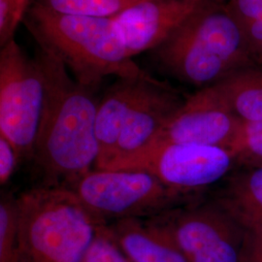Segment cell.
Wrapping results in <instances>:
<instances>
[{"instance_id": "cell-12", "label": "cell", "mask_w": 262, "mask_h": 262, "mask_svg": "<svg viewBox=\"0 0 262 262\" xmlns=\"http://www.w3.org/2000/svg\"><path fill=\"white\" fill-rule=\"evenodd\" d=\"M105 226L130 262H187L171 235L152 219H123Z\"/></svg>"}, {"instance_id": "cell-16", "label": "cell", "mask_w": 262, "mask_h": 262, "mask_svg": "<svg viewBox=\"0 0 262 262\" xmlns=\"http://www.w3.org/2000/svg\"><path fill=\"white\" fill-rule=\"evenodd\" d=\"M0 262H20L17 198L0 202Z\"/></svg>"}, {"instance_id": "cell-21", "label": "cell", "mask_w": 262, "mask_h": 262, "mask_svg": "<svg viewBox=\"0 0 262 262\" xmlns=\"http://www.w3.org/2000/svg\"><path fill=\"white\" fill-rule=\"evenodd\" d=\"M241 25L262 20V0H227Z\"/></svg>"}, {"instance_id": "cell-6", "label": "cell", "mask_w": 262, "mask_h": 262, "mask_svg": "<svg viewBox=\"0 0 262 262\" xmlns=\"http://www.w3.org/2000/svg\"><path fill=\"white\" fill-rule=\"evenodd\" d=\"M69 189L103 225L123 219L155 217L192 203L193 196L137 169L91 170Z\"/></svg>"}, {"instance_id": "cell-19", "label": "cell", "mask_w": 262, "mask_h": 262, "mask_svg": "<svg viewBox=\"0 0 262 262\" xmlns=\"http://www.w3.org/2000/svg\"><path fill=\"white\" fill-rule=\"evenodd\" d=\"M20 159L18 150L7 138L0 135V185L10 181Z\"/></svg>"}, {"instance_id": "cell-9", "label": "cell", "mask_w": 262, "mask_h": 262, "mask_svg": "<svg viewBox=\"0 0 262 262\" xmlns=\"http://www.w3.org/2000/svg\"><path fill=\"white\" fill-rule=\"evenodd\" d=\"M234 160L223 147L156 143L111 169L144 170L172 189L193 194L224 178Z\"/></svg>"}, {"instance_id": "cell-10", "label": "cell", "mask_w": 262, "mask_h": 262, "mask_svg": "<svg viewBox=\"0 0 262 262\" xmlns=\"http://www.w3.org/2000/svg\"><path fill=\"white\" fill-rule=\"evenodd\" d=\"M242 122L222 100L214 86L210 85L187 96L150 145L188 143L228 150Z\"/></svg>"}, {"instance_id": "cell-23", "label": "cell", "mask_w": 262, "mask_h": 262, "mask_svg": "<svg viewBox=\"0 0 262 262\" xmlns=\"http://www.w3.org/2000/svg\"><path fill=\"white\" fill-rule=\"evenodd\" d=\"M31 0H18V5H17V15H16V21L17 25L19 26V23L24 19V17L27 14L29 3Z\"/></svg>"}, {"instance_id": "cell-11", "label": "cell", "mask_w": 262, "mask_h": 262, "mask_svg": "<svg viewBox=\"0 0 262 262\" xmlns=\"http://www.w3.org/2000/svg\"><path fill=\"white\" fill-rule=\"evenodd\" d=\"M201 1L141 0L113 18L128 56L159 47Z\"/></svg>"}, {"instance_id": "cell-2", "label": "cell", "mask_w": 262, "mask_h": 262, "mask_svg": "<svg viewBox=\"0 0 262 262\" xmlns=\"http://www.w3.org/2000/svg\"><path fill=\"white\" fill-rule=\"evenodd\" d=\"M152 52L170 75L200 89L257 64L242 25L225 0H202Z\"/></svg>"}, {"instance_id": "cell-5", "label": "cell", "mask_w": 262, "mask_h": 262, "mask_svg": "<svg viewBox=\"0 0 262 262\" xmlns=\"http://www.w3.org/2000/svg\"><path fill=\"white\" fill-rule=\"evenodd\" d=\"M20 262H81L101 226L66 187H34L17 197Z\"/></svg>"}, {"instance_id": "cell-24", "label": "cell", "mask_w": 262, "mask_h": 262, "mask_svg": "<svg viewBox=\"0 0 262 262\" xmlns=\"http://www.w3.org/2000/svg\"><path fill=\"white\" fill-rule=\"evenodd\" d=\"M193 1H201V0H193Z\"/></svg>"}, {"instance_id": "cell-3", "label": "cell", "mask_w": 262, "mask_h": 262, "mask_svg": "<svg viewBox=\"0 0 262 262\" xmlns=\"http://www.w3.org/2000/svg\"><path fill=\"white\" fill-rule=\"evenodd\" d=\"M186 99L152 76L119 78L97 105L96 168H113L147 149Z\"/></svg>"}, {"instance_id": "cell-18", "label": "cell", "mask_w": 262, "mask_h": 262, "mask_svg": "<svg viewBox=\"0 0 262 262\" xmlns=\"http://www.w3.org/2000/svg\"><path fill=\"white\" fill-rule=\"evenodd\" d=\"M18 0H0V45L3 47L14 38Z\"/></svg>"}, {"instance_id": "cell-1", "label": "cell", "mask_w": 262, "mask_h": 262, "mask_svg": "<svg viewBox=\"0 0 262 262\" xmlns=\"http://www.w3.org/2000/svg\"><path fill=\"white\" fill-rule=\"evenodd\" d=\"M39 46L36 60L45 82V100L33 159L47 187H72L96 165L95 134L98 101L94 91L79 84L62 61Z\"/></svg>"}, {"instance_id": "cell-15", "label": "cell", "mask_w": 262, "mask_h": 262, "mask_svg": "<svg viewBox=\"0 0 262 262\" xmlns=\"http://www.w3.org/2000/svg\"><path fill=\"white\" fill-rule=\"evenodd\" d=\"M57 13L113 19L141 0H35Z\"/></svg>"}, {"instance_id": "cell-22", "label": "cell", "mask_w": 262, "mask_h": 262, "mask_svg": "<svg viewBox=\"0 0 262 262\" xmlns=\"http://www.w3.org/2000/svg\"><path fill=\"white\" fill-rule=\"evenodd\" d=\"M246 38L256 63H262V20L242 25Z\"/></svg>"}, {"instance_id": "cell-4", "label": "cell", "mask_w": 262, "mask_h": 262, "mask_svg": "<svg viewBox=\"0 0 262 262\" xmlns=\"http://www.w3.org/2000/svg\"><path fill=\"white\" fill-rule=\"evenodd\" d=\"M27 13V27L38 45L59 58L85 88L94 91L108 76H150L128 56L113 19L66 15L35 0Z\"/></svg>"}, {"instance_id": "cell-13", "label": "cell", "mask_w": 262, "mask_h": 262, "mask_svg": "<svg viewBox=\"0 0 262 262\" xmlns=\"http://www.w3.org/2000/svg\"><path fill=\"white\" fill-rule=\"evenodd\" d=\"M212 85L239 119L262 121V67L239 69Z\"/></svg>"}, {"instance_id": "cell-7", "label": "cell", "mask_w": 262, "mask_h": 262, "mask_svg": "<svg viewBox=\"0 0 262 262\" xmlns=\"http://www.w3.org/2000/svg\"><path fill=\"white\" fill-rule=\"evenodd\" d=\"M45 100V82L32 59L13 38L0 52V135L21 159H33Z\"/></svg>"}, {"instance_id": "cell-8", "label": "cell", "mask_w": 262, "mask_h": 262, "mask_svg": "<svg viewBox=\"0 0 262 262\" xmlns=\"http://www.w3.org/2000/svg\"><path fill=\"white\" fill-rule=\"evenodd\" d=\"M162 226L187 262H240L246 228L216 201L190 203L150 217Z\"/></svg>"}, {"instance_id": "cell-14", "label": "cell", "mask_w": 262, "mask_h": 262, "mask_svg": "<svg viewBox=\"0 0 262 262\" xmlns=\"http://www.w3.org/2000/svg\"><path fill=\"white\" fill-rule=\"evenodd\" d=\"M216 202L244 226L262 225V165L232 179Z\"/></svg>"}, {"instance_id": "cell-20", "label": "cell", "mask_w": 262, "mask_h": 262, "mask_svg": "<svg viewBox=\"0 0 262 262\" xmlns=\"http://www.w3.org/2000/svg\"><path fill=\"white\" fill-rule=\"evenodd\" d=\"M245 228L240 262H262V225L245 226Z\"/></svg>"}, {"instance_id": "cell-17", "label": "cell", "mask_w": 262, "mask_h": 262, "mask_svg": "<svg viewBox=\"0 0 262 262\" xmlns=\"http://www.w3.org/2000/svg\"><path fill=\"white\" fill-rule=\"evenodd\" d=\"M81 262H130L109 234L105 225H101Z\"/></svg>"}]
</instances>
